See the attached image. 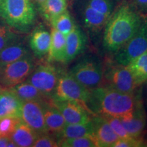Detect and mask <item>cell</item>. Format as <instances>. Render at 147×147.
<instances>
[{
	"label": "cell",
	"mask_w": 147,
	"mask_h": 147,
	"mask_svg": "<svg viewBox=\"0 0 147 147\" xmlns=\"http://www.w3.org/2000/svg\"><path fill=\"white\" fill-rule=\"evenodd\" d=\"M143 146H147V143H146V144H144V145H143Z\"/></svg>",
	"instance_id": "ab89813d"
},
{
	"label": "cell",
	"mask_w": 147,
	"mask_h": 147,
	"mask_svg": "<svg viewBox=\"0 0 147 147\" xmlns=\"http://www.w3.org/2000/svg\"><path fill=\"white\" fill-rule=\"evenodd\" d=\"M51 35L44 28L38 27L31 36L29 45L33 53L38 57L48 55L50 49Z\"/></svg>",
	"instance_id": "ac0fdd59"
},
{
	"label": "cell",
	"mask_w": 147,
	"mask_h": 147,
	"mask_svg": "<svg viewBox=\"0 0 147 147\" xmlns=\"http://www.w3.org/2000/svg\"><path fill=\"white\" fill-rule=\"evenodd\" d=\"M143 18L129 1L119 3L104 27V49L109 53L117 52L136 34Z\"/></svg>",
	"instance_id": "6da1fadb"
},
{
	"label": "cell",
	"mask_w": 147,
	"mask_h": 147,
	"mask_svg": "<svg viewBox=\"0 0 147 147\" xmlns=\"http://www.w3.org/2000/svg\"><path fill=\"white\" fill-rule=\"evenodd\" d=\"M34 68V61L30 55L0 66V86L2 89H10L25 81Z\"/></svg>",
	"instance_id": "52a82bcc"
},
{
	"label": "cell",
	"mask_w": 147,
	"mask_h": 147,
	"mask_svg": "<svg viewBox=\"0 0 147 147\" xmlns=\"http://www.w3.org/2000/svg\"><path fill=\"white\" fill-rule=\"evenodd\" d=\"M97 12L110 16L119 3L118 0H78Z\"/></svg>",
	"instance_id": "484cf974"
},
{
	"label": "cell",
	"mask_w": 147,
	"mask_h": 147,
	"mask_svg": "<svg viewBox=\"0 0 147 147\" xmlns=\"http://www.w3.org/2000/svg\"><path fill=\"white\" fill-rule=\"evenodd\" d=\"M29 55L26 46L17 40L0 51V66L12 63Z\"/></svg>",
	"instance_id": "ffe728a7"
},
{
	"label": "cell",
	"mask_w": 147,
	"mask_h": 147,
	"mask_svg": "<svg viewBox=\"0 0 147 147\" xmlns=\"http://www.w3.org/2000/svg\"><path fill=\"white\" fill-rule=\"evenodd\" d=\"M17 40H18L17 35L11 30L10 27L0 25V51Z\"/></svg>",
	"instance_id": "f546056e"
},
{
	"label": "cell",
	"mask_w": 147,
	"mask_h": 147,
	"mask_svg": "<svg viewBox=\"0 0 147 147\" xmlns=\"http://www.w3.org/2000/svg\"><path fill=\"white\" fill-rule=\"evenodd\" d=\"M100 86L124 93H135L137 85L127 66L117 62H108L104 67L103 80Z\"/></svg>",
	"instance_id": "5b68a950"
},
{
	"label": "cell",
	"mask_w": 147,
	"mask_h": 147,
	"mask_svg": "<svg viewBox=\"0 0 147 147\" xmlns=\"http://www.w3.org/2000/svg\"><path fill=\"white\" fill-rule=\"evenodd\" d=\"M130 3L140 15L147 18V0H131Z\"/></svg>",
	"instance_id": "836d02e7"
},
{
	"label": "cell",
	"mask_w": 147,
	"mask_h": 147,
	"mask_svg": "<svg viewBox=\"0 0 147 147\" xmlns=\"http://www.w3.org/2000/svg\"><path fill=\"white\" fill-rule=\"evenodd\" d=\"M43 109L45 125L48 134L57 139L66 124L65 119L58 108L54 105L51 97L43 102Z\"/></svg>",
	"instance_id": "2e32d148"
},
{
	"label": "cell",
	"mask_w": 147,
	"mask_h": 147,
	"mask_svg": "<svg viewBox=\"0 0 147 147\" xmlns=\"http://www.w3.org/2000/svg\"><path fill=\"white\" fill-rule=\"evenodd\" d=\"M68 73L84 87L92 89L102 84L104 66L97 57L86 55L73 64Z\"/></svg>",
	"instance_id": "277c9868"
},
{
	"label": "cell",
	"mask_w": 147,
	"mask_h": 147,
	"mask_svg": "<svg viewBox=\"0 0 147 147\" xmlns=\"http://www.w3.org/2000/svg\"><path fill=\"white\" fill-rule=\"evenodd\" d=\"M21 121L19 117H4L0 119V136L10 137L17 125Z\"/></svg>",
	"instance_id": "f1b7e54d"
},
{
	"label": "cell",
	"mask_w": 147,
	"mask_h": 147,
	"mask_svg": "<svg viewBox=\"0 0 147 147\" xmlns=\"http://www.w3.org/2000/svg\"><path fill=\"white\" fill-rule=\"evenodd\" d=\"M22 102L38 101L44 102L51 98L40 92L37 88L27 80L10 88Z\"/></svg>",
	"instance_id": "d6986e66"
},
{
	"label": "cell",
	"mask_w": 147,
	"mask_h": 147,
	"mask_svg": "<svg viewBox=\"0 0 147 147\" xmlns=\"http://www.w3.org/2000/svg\"><path fill=\"white\" fill-rule=\"evenodd\" d=\"M93 136V127L92 121L84 123L65 124L57 138L58 142L61 140L74 138Z\"/></svg>",
	"instance_id": "603a6c76"
},
{
	"label": "cell",
	"mask_w": 147,
	"mask_h": 147,
	"mask_svg": "<svg viewBox=\"0 0 147 147\" xmlns=\"http://www.w3.org/2000/svg\"><path fill=\"white\" fill-rule=\"evenodd\" d=\"M104 117V119L107 121V122L113 129L115 133L118 136L119 138H125L131 137L125 129L120 119L118 117H112L108 115H102Z\"/></svg>",
	"instance_id": "4dcf8cb0"
},
{
	"label": "cell",
	"mask_w": 147,
	"mask_h": 147,
	"mask_svg": "<svg viewBox=\"0 0 147 147\" xmlns=\"http://www.w3.org/2000/svg\"><path fill=\"white\" fill-rule=\"evenodd\" d=\"M69 1V2H71V1H74V0H67V1Z\"/></svg>",
	"instance_id": "74e56055"
},
{
	"label": "cell",
	"mask_w": 147,
	"mask_h": 147,
	"mask_svg": "<svg viewBox=\"0 0 147 147\" xmlns=\"http://www.w3.org/2000/svg\"><path fill=\"white\" fill-rule=\"evenodd\" d=\"M10 140V137L0 136V147H7L9 141Z\"/></svg>",
	"instance_id": "e575fe53"
},
{
	"label": "cell",
	"mask_w": 147,
	"mask_h": 147,
	"mask_svg": "<svg viewBox=\"0 0 147 147\" xmlns=\"http://www.w3.org/2000/svg\"><path fill=\"white\" fill-rule=\"evenodd\" d=\"M1 90H2V88H1V86H0V92L1 91Z\"/></svg>",
	"instance_id": "f35d334b"
},
{
	"label": "cell",
	"mask_w": 147,
	"mask_h": 147,
	"mask_svg": "<svg viewBox=\"0 0 147 147\" xmlns=\"http://www.w3.org/2000/svg\"><path fill=\"white\" fill-rule=\"evenodd\" d=\"M73 2L75 13L82 27L93 34L99 33L105 27L110 16L93 10L78 0H74Z\"/></svg>",
	"instance_id": "30bf717a"
},
{
	"label": "cell",
	"mask_w": 147,
	"mask_h": 147,
	"mask_svg": "<svg viewBox=\"0 0 147 147\" xmlns=\"http://www.w3.org/2000/svg\"><path fill=\"white\" fill-rule=\"evenodd\" d=\"M144 143L142 138L129 137L125 138H119L114 144L113 147H138L142 146Z\"/></svg>",
	"instance_id": "d6a6232c"
},
{
	"label": "cell",
	"mask_w": 147,
	"mask_h": 147,
	"mask_svg": "<svg viewBox=\"0 0 147 147\" xmlns=\"http://www.w3.org/2000/svg\"><path fill=\"white\" fill-rule=\"evenodd\" d=\"M140 97L141 91L137 94L124 93L99 86L89 89L87 106L93 115H108L121 118L132 112Z\"/></svg>",
	"instance_id": "7a4b0ae2"
},
{
	"label": "cell",
	"mask_w": 147,
	"mask_h": 147,
	"mask_svg": "<svg viewBox=\"0 0 147 147\" xmlns=\"http://www.w3.org/2000/svg\"><path fill=\"white\" fill-rule=\"evenodd\" d=\"M50 23L52 25L53 28L57 29L65 36H67L71 32L76 25L67 10L55 17L51 20Z\"/></svg>",
	"instance_id": "4316f807"
},
{
	"label": "cell",
	"mask_w": 147,
	"mask_h": 147,
	"mask_svg": "<svg viewBox=\"0 0 147 147\" xmlns=\"http://www.w3.org/2000/svg\"><path fill=\"white\" fill-rule=\"evenodd\" d=\"M61 72L51 64H42L34 68L27 79L43 94L51 97L54 93Z\"/></svg>",
	"instance_id": "9c48e42d"
},
{
	"label": "cell",
	"mask_w": 147,
	"mask_h": 147,
	"mask_svg": "<svg viewBox=\"0 0 147 147\" xmlns=\"http://www.w3.org/2000/svg\"><path fill=\"white\" fill-rule=\"evenodd\" d=\"M131 71L137 87L147 80V51L134 59L127 65Z\"/></svg>",
	"instance_id": "cb8c5ba5"
},
{
	"label": "cell",
	"mask_w": 147,
	"mask_h": 147,
	"mask_svg": "<svg viewBox=\"0 0 147 147\" xmlns=\"http://www.w3.org/2000/svg\"><path fill=\"white\" fill-rule=\"evenodd\" d=\"M147 51V18H143L136 34L115 53V61L127 66L134 59Z\"/></svg>",
	"instance_id": "ba28073f"
},
{
	"label": "cell",
	"mask_w": 147,
	"mask_h": 147,
	"mask_svg": "<svg viewBox=\"0 0 147 147\" xmlns=\"http://www.w3.org/2000/svg\"><path fill=\"white\" fill-rule=\"evenodd\" d=\"M39 8L43 17L51 22L55 17L67 10V0H46Z\"/></svg>",
	"instance_id": "d4e9b609"
},
{
	"label": "cell",
	"mask_w": 147,
	"mask_h": 147,
	"mask_svg": "<svg viewBox=\"0 0 147 147\" xmlns=\"http://www.w3.org/2000/svg\"><path fill=\"white\" fill-rule=\"evenodd\" d=\"M93 127V136L97 146L113 147L119 139L113 129L102 115H94L91 119Z\"/></svg>",
	"instance_id": "5bb4252c"
},
{
	"label": "cell",
	"mask_w": 147,
	"mask_h": 147,
	"mask_svg": "<svg viewBox=\"0 0 147 147\" xmlns=\"http://www.w3.org/2000/svg\"><path fill=\"white\" fill-rule=\"evenodd\" d=\"M22 101L10 89H2L0 92V119L19 117Z\"/></svg>",
	"instance_id": "e0dca14e"
},
{
	"label": "cell",
	"mask_w": 147,
	"mask_h": 147,
	"mask_svg": "<svg viewBox=\"0 0 147 147\" xmlns=\"http://www.w3.org/2000/svg\"><path fill=\"white\" fill-rule=\"evenodd\" d=\"M20 118L38 136L48 134L44 116L43 102L38 101L22 102Z\"/></svg>",
	"instance_id": "8fae6325"
},
{
	"label": "cell",
	"mask_w": 147,
	"mask_h": 147,
	"mask_svg": "<svg viewBox=\"0 0 147 147\" xmlns=\"http://www.w3.org/2000/svg\"><path fill=\"white\" fill-rule=\"evenodd\" d=\"M38 136V134L34 130L21 121L12 132L10 139L16 146L29 147L33 146Z\"/></svg>",
	"instance_id": "44dd1931"
},
{
	"label": "cell",
	"mask_w": 147,
	"mask_h": 147,
	"mask_svg": "<svg viewBox=\"0 0 147 147\" xmlns=\"http://www.w3.org/2000/svg\"><path fill=\"white\" fill-rule=\"evenodd\" d=\"M87 45V36L82 29L76 25L72 31L65 36L64 63H68L81 55Z\"/></svg>",
	"instance_id": "9a60e30c"
},
{
	"label": "cell",
	"mask_w": 147,
	"mask_h": 147,
	"mask_svg": "<svg viewBox=\"0 0 147 147\" xmlns=\"http://www.w3.org/2000/svg\"><path fill=\"white\" fill-rule=\"evenodd\" d=\"M143 84H144V87L142 89V95L143 96V100H144V102L147 107V80L143 83Z\"/></svg>",
	"instance_id": "d590c367"
},
{
	"label": "cell",
	"mask_w": 147,
	"mask_h": 147,
	"mask_svg": "<svg viewBox=\"0 0 147 147\" xmlns=\"http://www.w3.org/2000/svg\"><path fill=\"white\" fill-rule=\"evenodd\" d=\"M89 95V89L82 86L68 72H61L51 98L56 100L74 101L89 110L87 106Z\"/></svg>",
	"instance_id": "8992f818"
},
{
	"label": "cell",
	"mask_w": 147,
	"mask_h": 147,
	"mask_svg": "<svg viewBox=\"0 0 147 147\" xmlns=\"http://www.w3.org/2000/svg\"><path fill=\"white\" fill-rule=\"evenodd\" d=\"M52 101L54 105L63 115L66 124L84 123L91 120L93 114L87 108L84 107L78 102L53 99Z\"/></svg>",
	"instance_id": "7c38bea8"
},
{
	"label": "cell",
	"mask_w": 147,
	"mask_h": 147,
	"mask_svg": "<svg viewBox=\"0 0 147 147\" xmlns=\"http://www.w3.org/2000/svg\"><path fill=\"white\" fill-rule=\"evenodd\" d=\"M51 42L49 49V61H58L64 63L65 50V36L62 33L52 28Z\"/></svg>",
	"instance_id": "7402d4cb"
},
{
	"label": "cell",
	"mask_w": 147,
	"mask_h": 147,
	"mask_svg": "<svg viewBox=\"0 0 147 147\" xmlns=\"http://www.w3.org/2000/svg\"><path fill=\"white\" fill-rule=\"evenodd\" d=\"M0 18L10 28L29 32L36 19L33 0H0Z\"/></svg>",
	"instance_id": "3957f363"
},
{
	"label": "cell",
	"mask_w": 147,
	"mask_h": 147,
	"mask_svg": "<svg viewBox=\"0 0 147 147\" xmlns=\"http://www.w3.org/2000/svg\"><path fill=\"white\" fill-rule=\"evenodd\" d=\"M34 147H57L59 142L57 139L49 134L39 135L35 141Z\"/></svg>",
	"instance_id": "1f68e13d"
},
{
	"label": "cell",
	"mask_w": 147,
	"mask_h": 147,
	"mask_svg": "<svg viewBox=\"0 0 147 147\" xmlns=\"http://www.w3.org/2000/svg\"><path fill=\"white\" fill-rule=\"evenodd\" d=\"M119 119L130 136L142 138L141 136L146 124V115L142 97L138 99L132 112Z\"/></svg>",
	"instance_id": "4fadbf2b"
},
{
	"label": "cell",
	"mask_w": 147,
	"mask_h": 147,
	"mask_svg": "<svg viewBox=\"0 0 147 147\" xmlns=\"http://www.w3.org/2000/svg\"><path fill=\"white\" fill-rule=\"evenodd\" d=\"M59 146L63 147H97L95 138L93 136H84L61 140Z\"/></svg>",
	"instance_id": "83f0119b"
},
{
	"label": "cell",
	"mask_w": 147,
	"mask_h": 147,
	"mask_svg": "<svg viewBox=\"0 0 147 147\" xmlns=\"http://www.w3.org/2000/svg\"><path fill=\"white\" fill-rule=\"evenodd\" d=\"M34 1H35V2H36L37 5L39 6V8H40V7H41L42 5V4H43V3L45 2L46 0H34Z\"/></svg>",
	"instance_id": "8d00e7d4"
}]
</instances>
